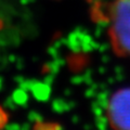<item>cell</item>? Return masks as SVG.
<instances>
[{"instance_id":"1","label":"cell","mask_w":130,"mask_h":130,"mask_svg":"<svg viewBox=\"0 0 130 130\" xmlns=\"http://www.w3.org/2000/svg\"><path fill=\"white\" fill-rule=\"evenodd\" d=\"M108 37L116 54L130 58V0H114L108 10Z\"/></svg>"},{"instance_id":"2","label":"cell","mask_w":130,"mask_h":130,"mask_svg":"<svg viewBox=\"0 0 130 130\" xmlns=\"http://www.w3.org/2000/svg\"><path fill=\"white\" fill-rule=\"evenodd\" d=\"M106 115L114 130H130V87L113 93L107 103Z\"/></svg>"}]
</instances>
